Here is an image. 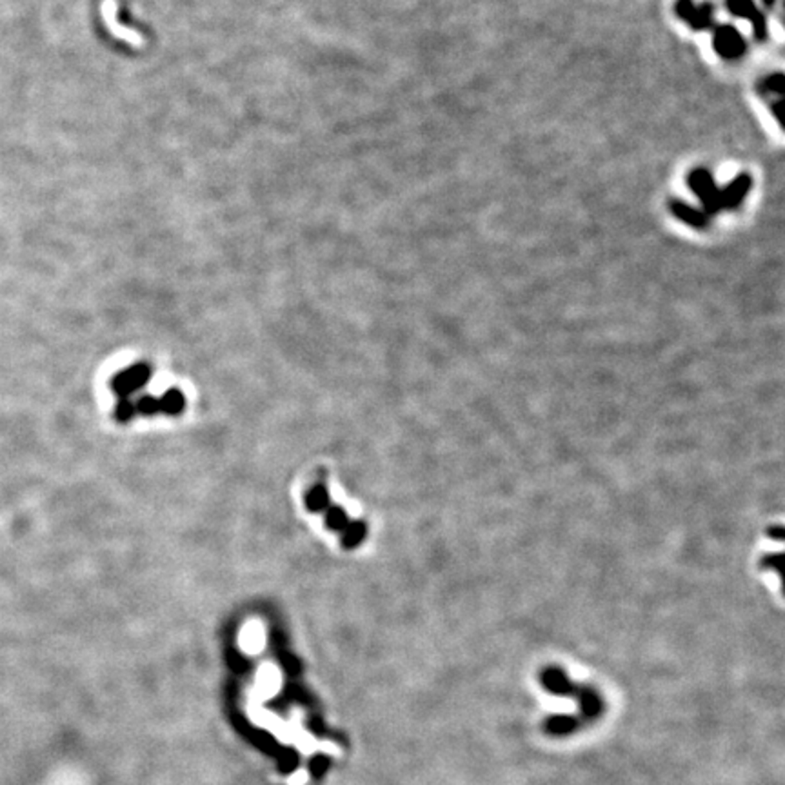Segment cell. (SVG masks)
Segmentation results:
<instances>
[{
	"label": "cell",
	"mask_w": 785,
	"mask_h": 785,
	"mask_svg": "<svg viewBox=\"0 0 785 785\" xmlns=\"http://www.w3.org/2000/svg\"><path fill=\"white\" fill-rule=\"evenodd\" d=\"M762 88H763V91H767V93H775L776 97L782 98V97H784V88H785L784 75L775 73V75H771V77H767V79L763 80Z\"/></svg>",
	"instance_id": "cell-7"
},
{
	"label": "cell",
	"mask_w": 785,
	"mask_h": 785,
	"mask_svg": "<svg viewBox=\"0 0 785 785\" xmlns=\"http://www.w3.org/2000/svg\"><path fill=\"white\" fill-rule=\"evenodd\" d=\"M669 211L680 220V222L687 224L689 228L704 229L707 228V224H709V217L706 215V211L698 210V208H692L691 204L683 202V200L678 199L671 200Z\"/></svg>",
	"instance_id": "cell-6"
},
{
	"label": "cell",
	"mask_w": 785,
	"mask_h": 785,
	"mask_svg": "<svg viewBox=\"0 0 785 785\" xmlns=\"http://www.w3.org/2000/svg\"><path fill=\"white\" fill-rule=\"evenodd\" d=\"M753 187V178L749 173H740L727 186L720 187V211H733L742 204Z\"/></svg>",
	"instance_id": "cell-5"
},
{
	"label": "cell",
	"mask_w": 785,
	"mask_h": 785,
	"mask_svg": "<svg viewBox=\"0 0 785 785\" xmlns=\"http://www.w3.org/2000/svg\"><path fill=\"white\" fill-rule=\"evenodd\" d=\"M713 49L724 61H740L747 53V42L733 24H718L713 29Z\"/></svg>",
	"instance_id": "cell-2"
},
{
	"label": "cell",
	"mask_w": 785,
	"mask_h": 785,
	"mask_svg": "<svg viewBox=\"0 0 785 785\" xmlns=\"http://www.w3.org/2000/svg\"><path fill=\"white\" fill-rule=\"evenodd\" d=\"M762 2H763V6H765V8H772L776 0H762Z\"/></svg>",
	"instance_id": "cell-8"
},
{
	"label": "cell",
	"mask_w": 785,
	"mask_h": 785,
	"mask_svg": "<svg viewBox=\"0 0 785 785\" xmlns=\"http://www.w3.org/2000/svg\"><path fill=\"white\" fill-rule=\"evenodd\" d=\"M725 10L736 19H745L753 26V35L756 40L767 38V20L762 10L754 4V0H725Z\"/></svg>",
	"instance_id": "cell-4"
},
{
	"label": "cell",
	"mask_w": 785,
	"mask_h": 785,
	"mask_svg": "<svg viewBox=\"0 0 785 785\" xmlns=\"http://www.w3.org/2000/svg\"><path fill=\"white\" fill-rule=\"evenodd\" d=\"M689 189L698 196L704 205L707 217L720 213V187L716 186L711 171L706 168H697L689 173Z\"/></svg>",
	"instance_id": "cell-1"
},
{
	"label": "cell",
	"mask_w": 785,
	"mask_h": 785,
	"mask_svg": "<svg viewBox=\"0 0 785 785\" xmlns=\"http://www.w3.org/2000/svg\"><path fill=\"white\" fill-rule=\"evenodd\" d=\"M676 15L683 22H687L694 31L715 28V6L711 2L694 4L692 0H676Z\"/></svg>",
	"instance_id": "cell-3"
}]
</instances>
